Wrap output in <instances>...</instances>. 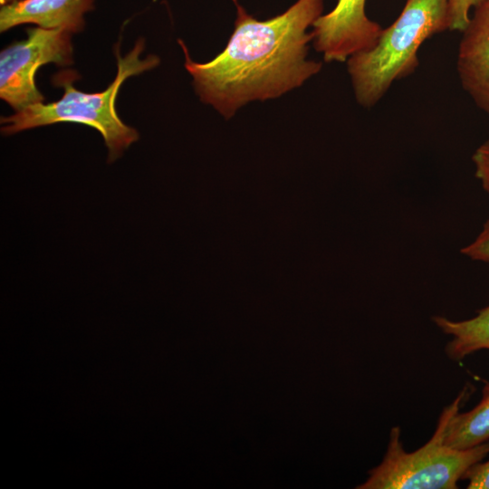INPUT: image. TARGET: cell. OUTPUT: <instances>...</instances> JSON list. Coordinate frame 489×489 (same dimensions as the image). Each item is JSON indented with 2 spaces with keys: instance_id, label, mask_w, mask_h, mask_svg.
<instances>
[{
  "instance_id": "6da1fadb",
  "label": "cell",
  "mask_w": 489,
  "mask_h": 489,
  "mask_svg": "<svg viewBox=\"0 0 489 489\" xmlns=\"http://www.w3.org/2000/svg\"><path fill=\"white\" fill-rule=\"evenodd\" d=\"M235 29L225 49L206 62L193 61L185 43V67L202 101L225 117L252 101L277 98L320 72L306 59L313 40L307 30L323 11V0H297L281 14L255 19L239 4Z\"/></svg>"
},
{
  "instance_id": "7a4b0ae2",
  "label": "cell",
  "mask_w": 489,
  "mask_h": 489,
  "mask_svg": "<svg viewBox=\"0 0 489 489\" xmlns=\"http://www.w3.org/2000/svg\"><path fill=\"white\" fill-rule=\"evenodd\" d=\"M117 74L108 88L101 92L86 93L74 88L70 72L55 75L54 82L63 88L62 97L53 102L31 105L14 114L1 118V132L13 135L17 132L57 122L82 123L97 129L108 149V162H113L135 141L138 131L126 125L115 109L118 91L129 77L139 75L159 63L158 56L150 54L144 59V40L139 39L132 50L120 55L116 46Z\"/></svg>"
},
{
  "instance_id": "3957f363",
  "label": "cell",
  "mask_w": 489,
  "mask_h": 489,
  "mask_svg": "<svg viewBox=\"0 0 489 489\" xmlns=\"http://www.w3.org/2000/svg\"><path fill=\"white\" fill-rule=\"evenodd\" d=\"M446 29L448 0H408L374 46L347 60L357 101L366 108L374 106L395 81L415 71L423 42Z\"/></svg>"
},
{
  "instance_id": "277c9868",
  "label": "cell",
  "mask_w": 489,
  "mask_h": 489,
  "mask_svg": "<svg viewBox=\"0 0 489 489\" xmlns=\"http://www.w3.org/2000/svg\"><path fill=\"white\" fill-rule=\"evenodd\" d=\"M469 390L465 388L444 408L435 433L421 447L407 452L400 439V427L390 430L386 454L381 463L369 472L360 489H455L457 483L474 465L489 455V441L456 449L445 444L450 418L459 411Z\"/></svg>"
},
{
  "instance_id": "5b68a950",
  "label": "cell",
  "mask_w": 489,
  "mask_h": 489,
  "mask_svg": "<svg viewBox=\"0 0 489 489\" xmlns=\"http://www.w3.org/2000/svg\"><path fill=\"white\" fill-rule=\"evenodd\" d=\"M26 32L25 39L13 43L0 53V97L15 111L43 102L34 81L41 66L72 62V34L41 27H30Z\"/></svg>"
},
{
  "instance_id": "8992f818",
  "label": "cell",
  "mask_w": 489,
  "mask_h": 489,
  "mask_svg": "<svg viewBox=\"0 0 489 489\" xmlns=\"http://www.w3.org/2000/svg\"><path fill=\"white\" fill-rule=\"evenodd\" d=\"M366 0H338L336 6L313 23L315 49L325 62H345L374 46L382 27L365 13Z\"/></svg>"
},
{
  "instance_id": "52a82bcc",
  "label": "cell",
  "mask_w": 489,
  "mask_h": 489,
  "mask_svg": "<svg viewBox=\"0 0 489 489\" xmlns=\"http://www.w3.org/2000/svg\"><path fill=\"white\" fill-rule=\"evenodd\" d=\"M462 33L456 62L461 84L489 115V0L474 8Z\"/></svg>"
},
{
  "instance_id": "ba28073f",
  "label": "cell",
  "mask_w": 489,
  "mask_h": 489,
  "mask_svg": "<svg viewBox=\"0 0 489 489\" xmlns=\"http://www.w3.org/2000/svg\"><path fill=\"white\" fill-rule=\"evenodd\" d=\"M94 0H18L1 6L0 31L33 24L43 29L81 32L84 15L93 9Z\"/></svg>"
},
{
  "instance_id": "9c48e42d",
  "label": "cell",
  "mask_w": 489,
  "mask_h": 489,
  "mask_svg": "<svg viewBox=\"0 0 489 489\" xmlns=\"http://www.w3.org/2000/svg\"><path fill=\"white\" fill-rule=\"evenodd\" d=\"M433 321L444 333L452 336L446 346V353L451 360H461L481 350H489V305L468 320L434 316Z\"/></svg>"
},
{
  "instance_id": "30bf717a",
  "label": "cell",
  "mask_w": 489,
  "mask_h": 489,
  "mask_svg": "<svg viewBox=\"0 0 489 489\" xmlns=\"http://www.w3.org/2000/svg\"><path fill=\"white\" fill-rule=\"evenodd\" d=\"M480 401L469 411L456 412L449 420L445 444L466 449L489 441V381L483 380Z\"/></svg>"
},
{
  "instance_id": "8fae6325",
  "label": "cell",
  "mask_w": 489,
  "mask_h": 489,
  "mask_svg": "<svg viewBox=\"0 0 489 489\" xmlns=\"http://www.w3.org/2000/svg\"><path fill=\"white\" fill-rule=\"evenodd\" d=\"M484 0H448L449 30L463 32L469 21V11L481 5Z\"/></svg>"
},
{
  "instance_id": "7c38bea8",
  "label": "cell",
  "mask_w": 489,
  "mask_h": 489,
  "mask_svg": "<svg viewBox=\"0 0 489 489\" xmlns=\"http://www.w3.org/2000/svg\"><path fill=\"white\" fill-rule=\"evenodd\" d=\"M461 252L472 260L489 263V220L484 224L475 241L464 247Z\"/></svg>"
},
{
  "instance_id": "4fadbf2b",
  "label": "cell",
  "mask_w": 489,
  "mask_h": 489,
  "mask_svg": "<svg viewBox=\"0 0 489 489\" xmlns=\"http://www.w3.org/2000/svg\"><path fill=\"white\" fill-rule=\"evenodd\" d=\"M475 176L489 195V139L479 146L472 157Z\"/></svg>"
},
{
  "instance_id": "5bb4252c",
  "label": "cell",
  "mask_w": 489,
  "mask_h": 489,
  "mask_svg": "<svg viewBox=\"0 0 489 489\" xmlns=\"http://www.w3.org/2000/svg\"><path fill=\"white\" fill-rule=\"evenodd\" d=\"M463 479L468 481V489H489V458L474 465Z\"/></svg>"
},
{
  "instance_id": "9a60e30c",
  "label": "cell",
  "mask_w": 489,
  "mask_h": 489,
  "mask_svg": "<svg viewBox=\"0 0 489 489\" xmlns=\"http://www.w3.org/2000/svg\"><path fill=\"white\" fill-rule=\"evenodd\" d=\"M18 0H0V4H1V6L2 5H8V4H11V3H14V2H16Z\"/></svg>"
}]
</instances>
